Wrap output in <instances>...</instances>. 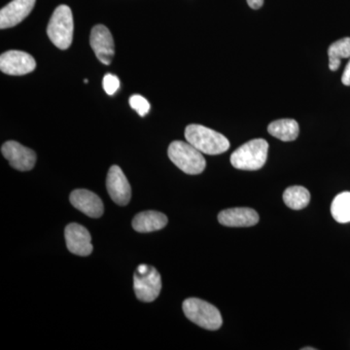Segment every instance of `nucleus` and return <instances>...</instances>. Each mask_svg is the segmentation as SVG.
Here are the masks:
<instances>
[{
	"label": "nucleus",
	"instance_id": "13",
	"mask_svg": "<svg viewBox=\"0 0 350 350\" xmlns=\"http://www.w3.org/2000/svg\"><path fill=\"white\" fill-rule=\"evenodd\" d=\"M71 204L78 211L92 218H100L103 214V200L98 195L85 189L73 191L69 197Z\"/></svg>",
	"mask_w": 350,
	"mask_h": 350
},
{
	"label": "nucleus",
	"instance_id": "9",
	"mask_svg": "<svg viewBox=\"0 0 350 350\" xmlns=\"http://www.w3.org/2000/svg\"><path fill=\"white\" fill-rule=\"evenodd\" d=\"M108 194L115 204L125 206L131 202V188L123 170L118 165H112L107 174Z\"/></svg>",
	"mask_w": 350,
	"mask_h": 350
},
{
	"label": "nucleus",
	"instance_id": "3",
	"mask_svg": "<svg viewBox=\"0 0 350 350\" xmlns=\"http://www.w3.org/2000/svg\"><path fill=\"white\" fill-rule=\"evenodd\" d=\"M167 154L170 161L185 174L196 175L202 174L206 167V159L202 152L189 142H174L170 144Z\"/></svg>",
	"mask_w": 350,
	"mask_h": 350
},
{
	"label": "nucleus",
	"instance_id": "11",
	"mask_svg": "<svg viewBox=\"0 0 350 350\" xmlns=\"http://www.w3.org/2000/svg\"><path fill=\"white\" fill-rule=\"evenodd\" d=\"M64 237L66 246L72 254L88 256L93 252L91 234L82 225L71 223L66 226Z\"/></svg>",
	"mask_w": 350,
	"mask_h": 350
},
{
	"label": "nucleus",
	"instance_id": "18",
	"mask_svg": "<svg viewBox=\"0 0 350 350\" xmlns=\"http://www.w3.org/2000/svg\"><path fill=\"white\" fill-rule=\"evenodd\" d=\"M329 68L332 71L340 68L342 59L350 57V38L340 39L332 44L328 50Z\"/></svg>",
	"mask_w": 350,
	"mask_h": 350
},
{
	"label": "nucleus",
	"instance_id": "22",
	"mask_svg": "<svg viewBox=\"0 0 350 350\" xmlns=\"http://www.w3.org/2000/svg\"><path fill=\"white\" fill-rule=\"evenodd\" d=\"M342 82L345 86H350V59L345 66L344 75L342 76Z\"/></svg>",
	"mask_w": 350,
	"mask_h": 350
},
{
	"label": "nucleus",
	"instance_id": "17",
	"mask_svg": "<svg viewBox=\"0 0 350 350\" xmlns=\"http://www.w3.org/2000/svg\"><path fill=\"white\" fill-rule=\"evenodd\" d=\"M283 200L289 208L300 211L310 204V194L303 186H292L283 193Z\"/></svg>",
	"mask_w": 350,
	"mask_h": 350
},
{
	"label": "nucleus",
	"instance_id": "1",
	"mask_svg": "<svg viewBox=\"0 0 350 350\" xmlns=\"http://www.w3.org/2000/svg\"><path fill=\"white\" fill-rule=\"evenodd\" d=\"M185 138L189 144L207 155H219L230 148V142L222 133L202 125H189Z\"/></svg>",
	"mask_w": 350,
	"mask_h": 350
},
{
	"label": "nucleus",
	"instance_id": "23",
	"mask_svg": "<svg viewBox=\"0 0 350 350\" xmlns=\"http://www.w3.org/2000/svg\"><path fill=\"white\" fill-rule=\"evenodd\" d=\"M247 3L250 8L257 10V9L261 8L264 4V0H247Z\"/></svg>",
	"mask_w": 350,
	"mask_h": 350
},
{
	"label": "nucleus",
	"instance_id": "8",
	"mask_svg": "<svg viewBox=\"0 0 350 350\" xmlns=\"http://www.w3.org/2000/svg\"><path fill=\"white\" fill-rule=\"evenodd\" d=\"M1 153L11 167L20 172H29L36 165V152L23 146L19 142L13 140L5 142L2 145Z\"/></svg>",
	"mask_w": 350,
	"mask_h": 350
},
{
	"label": "nucleus",
	"instance_id": "6",
	"mask_svg": "<svg viewBox=\"0 0 350 350\" xmlns=\"http://www.w3.org/2000/svg\"><path fill=\"white\" fill-rule=\"evenodd\" d=\"M133 290L138 300L151 303L158 298L162 290V278L154 267L142 264L133 276Z\"/></svg>",
	"mask_w": 350,
	"mask_h": 350
},
{
	"label": "nucleus",
	"instance_id": "20",
	"mask_svg": "<svg viewBox=\"0 0 350 350\" xmlns=\"http://www.w3.org/2000/svg\"><path fill=\"white\" fill-rule=\"evenodd\" d=\"M129 103H130L131 107L137 111L139 116L144 117L145 115L148 114L149 110H150V103L140 94L131 96Z\"/></svg>",
	"mask_w": 350,
	"mask_h": 350
},
{
	"label": "nucleus",
	"instance_id": "21",
	"mask_svg": "<svg viewBox=\"0 0 350 350\" xmlns=\"http://www.w3.org/2000/svg\"><path fill=\"white\" fill-rule=\"evenodd\" d=\"M103 86L108 96H113L119 90V78L116 75H111V73H107L103 77Z\"/></svg>",
	"mask_w": 350,
	"mask_h": 350
},
{
	"label": "nucleus",
	"instance_id": "10",
	"mask_svg": "<svg viewBox=\"0 0 350 350\" xmlns=\"http://www.w3.org/2000/svg\"><path fill=\"white\" fill-rule=\"evenodd\" d=\"M90 44L98 61L103 64H111L114 57V40L111 32L105 25H94L91 32Z\"/></svg>",
	"mask_w": 350,
	"mask_h": 350
},
{
	"label": "nucleus",
	"instance_id": "14",
	"mask_svg": "<svg viewBox=\"0 0 350 350\" xmlns=\"http://www.w3.org/2000/svg\"><path fill=\"white\" fill-rule=\"evenodd\" d=\"M218 221L226 227H252L259 222V215L254 209L248 207H234L225 209L218 215Z\"/></svg>",
	"mask_w": 350,
	"mask_h": 350
},
{
	"label": "nucleus",
	"instance_id": "15",
	"mask_svg": "<svg viewBox=\"0 0 350 350\" xmlns=\"http://www.w3.org/2000/svg\"><path fill=\"white\" fill-rule=\"evenodd\" d=\"M165 214L155 211L137 214L133 220V228L138 232H151L162 230L167 224Z\"/></svg>",
	"mask_w": 350,
	"mask_h": 350
},
{
	"label": "nucleus",
	"instance_id": "16",
	"mask_svg": "<svg viewBox=\"0 0 350 350\" xmlns=\"http://www.w3.org/2000/svg\"><path fill=\"white\" fill-rule=\"evenodd\" d=\"M269 135L282 140V142H293L300 133L298 122L294 119H280L271 122L268 126Z\"/></svg>",
	"mask_w": 350,
	"mask_h": 350
},
{
	"label": "nucleus",
	"instance_id": "19",
	"mask_svg": "<svg viewBox=\"0 0 350 350\" xmlns=\"http://www.w3.org/2000/svg\"><path fill=\"white\" fill-rule=\"evenodd\" d=\"M331 213L338 223L350 222V192H342L336 196L331 204Z\"/></svg>",
	"mask_w": 350,
	"mask_h": 350
},
{
	"label": "nucleus",
	"instance_id": "2",
	"mask_svg": "<svg viewBox=\"0 0 350 350\" xmlns=\"http://www.w3.org/2000/svg\"><path fill=\"white\" fill-rule=\"evenodd\" d=\"M269 144L262 138L241 145L231 156L232 167L241 170H258L264 167L268 158Z\"/></svg>",
	"mask_w": 350,
	"mask_h": 350
},
{
	"label": "nucleus",
	"instance_id": "12",
	"mask_svg": "<svg viewBox=\"0 0 350 350\" xmlns=\"http://www.w3.org/2000/svg\"><path fill=\"white\" fill-rule=\"evenodd\" d=\"M36 0H12L0 11V29L15 27L31 12Z\"/></svg>",
	"mask_w": 350,
	"mask_h": 350
},
{
	"label": "nucleus",
	"instance_id": "25",
	"mask_svg": "<svg viewBox=\"0 0 350 350\" xmlns=\"http://www.w3.org/2000/svg\"><path fill=\"white\" fill-rule=\"evenodd\" d=\"M84 83H86V84H87V83H88V79H85V80H84Z\"/></svg>",
	"mask_w": 350,
	"mask_h": 350
},
{
	"label": "nucleus",
	"instance_id": "4",
	"mask_svg": "<svg viewBox=\"0 0 350 350\" xmlns=\"http://www.w3.org/2000/svg\"><path fill=\"white\" fill-rule=\"evenodd\" d=\"M73 31L75 23L71 9L68 5L57 7L48 24L47 34L50 40L59 49H68L72 43Z\"/></svg>",
	"mask_w": 350,
	"mask_h": 350
},
{
	"label": "nucleus",
	"instance_id": "5",
	"mask_svg": "<svg viewBox=\"0 0 350 350\" xmlns=\"http://www.w3.org/2000/svg\"><path fill=\"white\" fill-rule=\"evenodd\" d=\"M182 308L186 317L196 325L211 331L218 330L222 326V315L218 308L206 301L189 298L184 301Z\"/></svg>",
	"mask_w": 350,
	"mask_h": 350
},
{
	"label": "nucleus",
	"instance_id": "7",
	"mask_svg": "<svg viewBox=\"0 0 350 350\" xmlns=\"http://www.w3.org/2000/svg\"><path fill=\"white\" fill-rule=\"evenodd\" d=\"M36 68V62L31 55L23 51L12 50L0 56V69L8 75H29Z\"/></svg>",
	"mask_w": 350,
	"mask_h": 350
},
{
	"label": "nucleus",
	"instance_id": "24",
	"mask_svg": "<svg viewBox=\"0 0 350 350\" xmlns=\"http://www.w3.org/2000/svg\"><path fill=\"white\" fill-rule=\"evenodd\" d=\"M303 350H315V349H312V347H305Z\"/></svg>",
	"mask_w": 350,
	"mask_h": 350
}]
</instances>
